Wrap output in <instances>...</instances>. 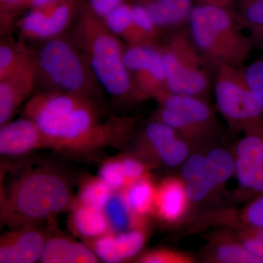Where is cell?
<instances>
[{"label": "cell", "mask_w": 263, "mask_h": 263, "mask_svg": "<svg viewBox=\"0 0 263 263\" xmlns=\"http://www.w3.org/2000/svg\"><path fill=\"white\" fill-rule=\"evenodd\" d=\"M23 117L34 121L42 133L46 148L86 153L108 144L132 130L129 119L108 122L101 119V104L63 93L37 91L27 100Z\"/></svg>", "instance_id": "1"}, {"label": "cell", "mask_w": 263, "mask_h": 263, "mask_svg": "<svg viewBox=\"0 0 263 263\" xmlns=\"http://www.w3.org/2000/svg\"><path fill=\"white\" fill-rule=\"evenodd\" d=\"M70 33L99 84L114 101L122 104L144 101L124 63L125 43L107 28L102 19L79 5Z\"/></svg>", "instance_id": "2"}, {"label": "cell", "mask_w": 263, "mask_h": 263, "mask_svg": "<svg viewBox=\"0 0 263 263\" xmlns=\"http://www.w3.org/2000/svg\"><path fill=\"white\" fill-rule=\"evenodd\" d=\"M70 183L54 169L39 167L22 174L3 196L1 219L11 228L36 226L72 209Z\"/></svg>", "instance_id": "3"}, {"label": "cell", "mask_w": 263, "mask_h": 263, "mask_svg": "<svg viewBox=\"0 0 263 263\" xmlns=\"http://www.w3.org/2000/svg\"><path fill=\"white\" fill-rule=\"evenodd\" d=\"M29 45L38 91L76 95L102 104L105 91L71 33Z\"/></svg>", "instance_id": "4"}, {"label": "cell", "mask_w": 263, "mask_h": 263, "mask_svg": "<svg viewBox=\"0 0 263 263\" xmlns=\"http://www.w3.org/2000/svg\"><path fill=\"white\" fill-rule=\"evenodd\" d=\"M187 24L190 37L212 72L221 65L242 67L248 58L252 41L240 31L233 8L197 4Z\"/></svg>", "instance_id": "5"}, {"label": "cell", "mask_w": 263, "mask_h": 263, "mask_svg": "<svg viewBox=\"0 0 263 263\" xmlns=\"http://www.w3.org/2000/svg\"><path fill=\"white\" fill-rule=\"evenodd\" d=\"M157 47L163 61L168 92L206 98L212 70L189 31H175L161 40Z\"/></svg>", "instance_id": "6"}, {"label": "cell", "mask_w": 263, "mask_h": 263, "mask_svg": "<svg viewBox=\"0 0 263 263\" xmlns=\"http://www.w3.org/2000/svg\"><path fill=\"white\" fill-rule=\"evenodd\" d=\"M214 90L218 110L232 130L245 134L262 127V109L242 67L220 66L214 72Z\"/></svg>", "instance_id": "7"}, {"label": "cell", "mask_w": 263, "mask_h": 263, "mask_svg": "<svg viewBox=\"0 0 263 263\" xmlns=\"http://www.w3.org/2000/svg\"><path fill=\"white\" fill-rule=\"evenodd\" d=\"M155 119L164 123L190 142L202 143L220 133V124L205 99L167 92L155 99Z\"/></svg>", "instance_id": "8"}, {"label": "cell", "mask_w": 263, "mask_h": 263, "mask_svg": "<svg viewBox=\"0 0 263 263\" xmlns=\"http://www.w3.org/2000/svg\"><path fill=\"white\" fill-rule=\"evenodd\" d=\"M78 10V0H57L26 12L18 19L15 28L25 42H42L65 34L75 22Z\"/></svg>", "instance_id": "9"}, {"label": "cell", "mask_w": 263, "mask_h": 263, "mask_svg": "<svg viewBox=\"0 0 263 263\" xmlns=\"http://www.w3.org/2000/svg\"><path fill=\"white\" fill-rule=\"evenodd\" d=\"M124 60L143 100L168 92L163 61L157 46L125 43Z\"/></svg>", "instance_id": "10"}, {"label": "cell", "mask_w": 263, "mask_h": 263, "mask_svg": "<svg viewBox=\"0 0 263 263\" xmlns=\"http://www.w3.org/2000/svg\"><path fill=\"white\" fill-rule=\"evenodd\" d=\"M235 174L233 153L221 147L208 151L205 166L196 179L186 184L190 205L200 203L226 184Z\"/></svg>", "instance_id": "11"}, {"label": "cell", "mask_w": 263, "mask_h": 263, "mask_svg": "<svg viewBox=\"0 0 263 263\" xmlns=\"http://www.w3.org/2000/svg\"><path fill=\"white\" fill-rule=\"evenodd\" d=\"M35 226L22 227L0 239V262L33 263L41 260L48 238Z\"/></svg>", "instance_id": "12"}, {"label": "cell", "mask_w": 263, "mask_h": 263, "mask_svg": "<svg viewBox=\"0 0 263 263\" xmlns=\"http://www.w3.org/2000/svg\"><path fill=\"white\" fill-rule=\"evenodd\" d=\"M146 238L144 227L122 233L111 232L91 240V248L103 262H122L138 255L144 247Z\"/></svg>", "instance_id": "13"}, {"label": "cell", "mask_w": 263, "mask_h": 263, "mask_svg": "<svg viewBox=\"0 0 263 263\" xmlns=\"http://www.w3.org/2000/svg\"><path fill=\"white\" fill-rule=\"evenodd\" d=\"M46 148L41 129L34 121L24 117L10 121L0 129V153L5 157H19Z\"/></svg>", "instance_id": "14"}, {"label": "cell", "mask_w": 263, "mask_h": 263, "mask_svg": "<svg viewBox=\"0 0 263 263\" xmlns=\"http://www.w3.org/2000/svg\"><path fill=\"white\" fill-rule=\"evenodd\" d=\"M36 89L34 66L19 70L0 80V126L9 122Z\"/></svg>", "instance_id": "15"}, {"label": "cell", "mask_w": 263, "mask_h": 263, "mask_svg": "<svg viewBox=\"0 0 263 263\" xmlns=\"http://www.w3.org/2000/svg\"><path fill=\"white\" fill-rule=\"evenodd\" d=\"M189 207L186 184L181 178H167L157 186L155 214L162 221L177 222L186 214Z\"/></svg>", "instance_id": "16"}, {"label": "cell", "mask_w": 263, "mask_h": 263, "mask_svg": "<svg viewBox=\"0 0 263 263\" xmlns=\"http://www.w3.org/2000/svg\"><path fill=\"white\" fill-rule=\"evenodd\" d=\"M148 12L157 27L163 32L187 24L193 10V0H133Z\"/></svg>", "instance_id": "17"}, {"label": "cell", "mask_w": 263, "mask_h": 263, "mask_svg": "<svg viewBox=\"0 0 263 263\" xmlns=\"http://www.w3.org/2000/svg\"><path fill=\"white\" fill-rule=\"evenodd\" d=\"M99 260L92 249L70 238L56 235L48 238L40 261L44 263H96Z\"/></svg>", "instance_id": "18"}, {"label": "cell", "mask_w": 263, "mask_h": 263, "mask_svg": "<svg viewBox=\"0 0 263 263\" xmlns=\"http://www.w3.org/2000/svg\"><path fill=\"white\" fill-rule=\"evenodd\" d=\"M71 210L69 226L76 235L91 240L111 233L103 210L76 202Z\"/></svg>", "instance_id": "19"}, {"label": "cell", "mask_w": 263, "mask_h": 263, "mask_svg": "<svg viewBox=\"0 0 263 263\" xmlns=\"http://www.w3.org/2000/svg\"><path fill=\"white\" fill-rule=\"evenodd\" d=\"M103 22L114 35L126 44L153 46L135 23L130 0H124L103 19Z\"/></svg>", "instance_id": "20"}, {"label": "cell", "mask_w": 263, "mask_h": 263, "mask_svg": "<svg viewBox=\"0 0 263 263\" xmlns=\"http://www.w3.org/2000/svg\"><path fill=\"white\" fill-rule=\"evenodd\" d=\"M33 63L30 46L23 40L16 41L12 33L2 36L0 41V80Z\"/></svg>", "instance_id": "21"}, {"label": "cell", "mask_w": 263, "mask_h": 263, "mask_svg": "<svg viewBox=\"0 0 263 263\" xmlns=\"http://www.w3.org/2000/svg\"><path fill=\"white\" fill-rule=\"evenodd\" d=\"M209 262L221 263H262L251 254L240 243L235 235L215 236L208 249Z\"/></svg>", "instance_id": "22"}, {"label": "cell", "mask_w": 263, "mask_h": 263, "mask_svg": "<svg viewBox=\"0 0 263 263\" xmlns=\"http://www.w3.org/2000/svg\"><path fill=\"white\" fill-rule=\"evenodd\" d=\"M157 189L148 176L132 183L121 192L132 212L146 219L147 216L155 213Z\"/></svg>", "instance_id": "23"}, {"label": "cell", "mask_w": 263, "mask_h": 263, "mask_svg": "<svg viewBox=\"0 0 263 263\" xmlns=\"http://www.w3.org/2000/svg\"><path fill=\"white\" fill-rule=\"evenodd\" d=\"M103 211L113 233H122L145 226L144 219L132 212L121 191L114 192Z\"/></svg>", "instance_id": "24"}, {"label": "cell", "mask_w": 263, "mask_h": 263, "mask_svg": "<svg viewBox=\"0 0 263 263\" xmlns=\"http://www.w3.org/2000/svg\"><path fill=\"white\" fill-rule=\"evenodd\" d=\"M233 155L263 175V126L245 133L235 146Z\"/></svg>", "instance_id": "25"}, {"label": "cell", "mask_w": 263, "mask_h": 263, "mask_svg": "<svg viewBox=\"0 0 263 263\" xmlns=\"http://www.w3.org/2000/svg\"><path fill=\"white\" fill-rule=\"evenodd\" d=\"M114 192L100 176L86 178L81 183L76 202L103 210Z\"/></svg>", "instance_id": "26"}, {"label": "cell", "mask_w": 263, "mask_h": 263, "mask_svg": "<svg viewBox=\"0 0 263 263\" xmlns=\"http://www.w3.org/2000/svg\"><path fill=\"white\" fill-rule=\"evenodd\" d=\"M179 136L174 128L154 119L145 126L142 131L141 138L143 144L154 154L156 151Z\"/></svg>", "instance_id": "27"}, {"label": "cell", "mask_w": 263, "mask_h": 263, "mask_svg": "<svg viewBox=\"0 0 263 263\" xmlns=\"http://www.w3.org/2000/svg\"><path fill=\"white\" fill-rule=\"evenodd\" d=\"M190 144V142L179 136L156 151L153 155L165 167L174 168L181 166L191 154Z\"/></svg>", "instance_id": "28"}, {"label": "cell", "mask_w": 263, "mask_h": 263, "mask_svg": "<svg viewBox=\"0 0 263 263\" xmlns=\"http://www.w3.org/2000/svg\"><path fill=\"white\" fill-rule=\"evenodd\" d=\"M32 0H0L1 37L10 34L22 14L28 11Z\"/></svg>", "instance_id": "29"}, {"label": "cell", "mask_w": 263, "mask_h": 263, "mask_svg": "<svg viewBox=\"0 0 263 263\" xmlns=\"http://www.w3.org/2000/svg\"><path fill=\"white\" fill-rule=\"evenodd\" d=\"M133 19L141 34L153 46H157L162 40V32L157 27L148 12L142 5L130 0Z\"/></svg>", "instance_id": "30"}, {"label": "cell", "mask_w": 263, "mask_h": 263, "mask_svg": "<svg viewBox=\"0 0 263 263\" xmlns=\"http://www.w3.org/2000/svg\"><path fill=\"white\" fill-rule=\"evenodd\" d=\"M99 176L114 192L122 191L127 186V181L119 157L104 162L99 171Z\"/></svg>", "instance_id": "31"}, {"label": "cell", "mask_w": 263, "mask_h": 263, "mask_svg": "<svg viewBox=\"0 0 263 263\" xmlns=\"http://www.w3.org/2000/svg\"><path fill=\"white\" fill-rule=\"evenodd\" d=\"M235 235L247 250L263 263V229L240 223L239 228Z\"/></svg>", "instance_id": "32"}, {"label": "cell", "mask_w": 263, "mask_h": 263, "mask_svg": "<svg viewBox=\"0 0 263 263\" xmlns=\"http://www.w3.org/2000/svg\"><path fill=\"white\" fill-rule=\"evenodd\" d=\"M234 12L241 25L252 28L263 26V0H240L238 11Z\"/></svg>", "instance_id": "33"}, {"label": "cell", "mask_w": 263, "mask_h": 263, "mask_svg": "<svg viewBox=\"0 0 263 263\" xmlns=\"http://www.w3.org/2000/svg\"><path fill=\"white\" fill-rule=\"evenodd\" d=\"M142 263H188L193 259L186 254L169 249H156L143 254L138 259Z\"/></svg>", "instance_id": "34"}, {"label": "cell", "mask_w": 263, "mask_h": 263, "mask_svg": "<svg viewBox=\"0 0 263 263\" xmlns=\"http://www.w3.org/2000/svg\"><path fill=\"white\" fill-rule=\"evenodd\" d=\"M243 72L249 87L263 111V60L252 62L243 69Z\"/></svg>", "instance_id": "35"}, {"label": "cell", "mask_w": 263, "mask_h": 263, "mask_svg": "<svg viewBox=\"0 0 263 263\" xmlns=\"http://www.w3.org/2000/svg\"><path fill=\"white\" fill-rule=\"evenodd\" d=\"M240 223L263 229V195L250 200L240 214Z\"/></svg>", "instance_id": "36"}, {"label": "cell", "mask_w": 263, "mask_h": 263, "mask_svg": "<svg viewBox=\"0 0 263 263\" xmlns=\"http://www.w3.org/2000/svg\"><path fill=\"white\" fill-rule=\"evenodd\" d=\"M206 152H195L190 154L181 164V179L185 184L196 179L204 168Z\"/></svg>", "instance_id": "37"}, {"label": "cell", "mask_w": 263, "mask_h": 263, "mask_svg": "<svg viewBox=\"0 0 263 263\" xmlns=\"http://www.w3.org/2000/svg\"><path fill=\"white\" fill-rule=\"evenodd\" d=\"M119 159L127 181V186L135 181L149 176L148 167L143 161L132 156H123Z\"/></svg>", "instance_id": "38"}, {"label": "cell", "mask_w": 263, "mask_h": 263, "mask_svg": "<svg viewBox=\"0 0 263 263\" xmlns=\"http://www.w3.org/2000/svg\"><path fill=\"white\" fill-rule=\"evenodd\" d=\"M124 0H78V3L98 18L103 19Z\"/></svg>", "instance_id": "39"}, {"label": "cell", "mask_w": 263, "mask_h": 263, "mask_svg": "<svg viewBox=\"0 0 263 263\" xmlns=\"http://www.w3.org/2000/svg\"><path fill=\"white\" fill-rule=\"evenodd\" d=\"M199 5H214L233 8L234 0H195Z\"/></svg>", "instance_id": "40"}, {"label": "cell", "mask_w": 263, "mask_h": 263, "mask_svg": "<svg viewBox=\"0 0 263 263\" xmlns=\"http://www.w3.org/2000/svg\"><path fill=\"white\" fill-rule=\"evenodd\" d=\"M253 39L260 46H263V26L252 28Z\"/></svg>", "instance_id": "41"}, {"label": "cell", "mask_w": 263, "mask_h": 263, "mask_svg": "<svg viewBox=\"0 0 263 263\" xmlns=\"http://www.w3.org/2000/svg\"><path fill=\"white\" fill-rule=\"evenodd\" d=\"M55 1H57V0H32L30 5H29V10L45 6V5L51 4Z\"/></svg>", "instance_id": "42"}]
</instances>
